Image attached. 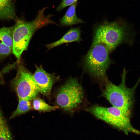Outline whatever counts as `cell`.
<instances>
[{
  "instance_id": "1",
  "label": "cell",
  "mask_w": 140,
  "mask_h": 140,
  "mask_svg": "<svg viewBox=\"0 0 140 140\" xmlns=\"http://www.w3.org/2000/svg\"><path fill=\"white\" fill-rule=\"evenodd\" d=\"M44 7L39 10L36 18L32 21H26L18 19L13 26L12 52L19 60L23 52L27 48L31 39L38 29L50 24L59 25L53 21L51 14L46 15Z\"/></svg>"
},
{
  "instance_id": "2",
  "label": "cell",
  "mask_w": 140,
  "mask_h": 140,
  "mask_svg": "<svg viewBox=\"0 0 140 140\" xmlns=\"http://www.w3.org/2000/svg\"><path fill=\"white\" fill-rule=\"evenodd\" d=\"M126 74L124 68L121 82L118 85L113 83L109 79L103 83L101 95L113 106L119 109L130 118L133 112L135 91L139 80L132 87H128L126 83Z\"/></svg>"
},
{
  "instance_id": "3",
  "label": "cell",
  "mask_w": 140,
  "mask_h": 140,
  "mask_svg": "<svg viewBox=\"0 0 140 140\" xmlns=\"http://www.w3.org/2000/svg\"><path fill=\"white\" fill-rule=\"evenodd\" d=\"M134 34L125 22L105 21L94 30L92 42H100L106 45L110 53L122 44H132Z\"/></svg>"
},
{
  "instance_id": "4",
  "label": "cell",
  "mask_w": 140,
  "mask_h": 140,
  "mask_svg": "<svg viewBox=\"0 0 140 140\" xmlns=\"http://www.w3.org/2000/svg\"><path fill=\"white\" fill-rule=\"evenodd\" d=\"M110 53L104 44L92 42L83 59L84 70L93 78L103 83L108 79L107 71L112 63Z\"/></svg>"
},
{
  "instance_id": "5",
  "label": "cell",
  "mask_w": 140,
  "mask_h": 140,
  "mask_svg": "<svg viewBox=\"0 0 140 140\" xmlns=\"http://www.w3.org/2000/svg\"><path fill=\"white\" fill-rule=\"evenodd\" d=\"M84 98L83 89L78 79L71 77L58 89L55 100L59 108L72 113L80 107Z\"/></svg>"
},
{
  "instance_id": "6",
  "label": "cell",
  "mask_w": 140,
  "mask_h": 140,
  "mask_svg": "<svg viewBox=\"0 0 140 140\" xmlns=\"http://www.w3.org/2000/svg\"><path fill=\"white\" fill-rule=\"evenodd\" d=\"M85 110L96 118L117 129L125 131H136L131 123L130 118L115 107L94 105Z\"/></svg>"
},
{
  "instance_id": "7",
  "label": "cell",
  "mask_w": 140,
  "mask_h": 140,
  "mask_svg": "<svg viewBox=\"0 0 140 140\" xmlns=\"http://www.w3.org/2000/svg\"><path fill=\"white\" fill-rule=\"evenodd\" d=\"M11 84L18 99L31 101L39 93L33 74L22 64L18 65L16 75L12 80Z\"/></svg>"
},
{
  "instance_id": "8",
  "label": "cell",
  "mask_w": 140,
  "mask_h": 140,
  "mask_svg": "<svg viewBox=\"0 0 140 140\" xmlns=\"http://www.w3.org/2000/svg\"><path fill=\"white\" fill-rule=\"evenodd\" d=\"M36 70L33 76L39 93L48 97L51 95L52 87L59 79V77L53 74L46 71L42 65H35Z\"/></svg>"
},
{
  "instance_id": "9",
  "label": "cell",
  "mask_w": 140,
  "mask_h": 140,
  "mask_svg": "<svg viewBox=\"0 0 140 140\" xmlns=\"http://www.w3.org/2000/svg\"><path fill=\"white\" fill-rule=\"evenodd\" d=\"M81 32L80 27L72 28L59 40L47 44L46 46L48 50H49L65 43L74 41L79 42L82 40L81 37Z\"/></svg>"
},
{
  "instance_id": "10",
  "label": "cell",
  "mask_w": 140,
  "mask_h": 140,
  "mask_svg": "<svg viewBox=\"0 0 140 140\" xmlns=\"http://www.w3.org/2000/svg\"><path fill=\"white\" fill-rule=\"evenodd\" d=\"M77 4L78 1L70 5L65 15L60 20L61 26H69L84 23L83 20L76 16V9Z\"/></svg>"
},
{
  "instance_id": "11",
  "label": "cell",
  "mask_w": 140,
  "mask_h": 140,
  "mask_svg": "<svg viewBox=\"0 0 140 140\" xmlns=\"http://www.w3.org/2000/svg\"><path fill=\"white\" fill-rule=\"evenodd\" d=\"M18 19L13 0H0V20L16 21Z\"/></svg>"
},
{
  "instance_id": "12",
  "label": "cell",
  "mask_w": 140,
  "mask_h": 140,
  "mask_svg": "<svg viewBox=\"0 0 140 140\" xmlns=\"http://www.w3.org/2000/svg\"><path fill=\"white\" fill-rule=\"evenodd\" d=\"M32 108L31 101L26 99H19L17 107L12 114L10 119L13 118L24 114L31 110Z\"/></svg>"
},
{
  "instance_id": "13",
  "label": "cell",
  "mask_w": 140,
  "mask_h": 140,
  "mask_svg": "<svg viewBox=\"0 0 140 140\" xmlns=\"http://www.w3.org/2000/svg\"><path fill=\"white\" fill-rule=\"evenodd\" d=\"M13 26L0 28V41L12 48L13 43Z\"/></svg>"
},
{
  "instance_id": "14",
  "label": "cell",
  "mask_w": 140,
  "mask_h": 140,
  "mask_svg": "<svg viewBox=\"0 0 140 140\" xmlns=\"http://www.w3.org/2000/svg\"><path fill=\"white\" fill-rule=\"evenodd\" d=\"M33 100V108L39 112H49L55 110L59 108L58 106H52L48 104L39 98L36 97Z\"/></svg>"
},
{
  "instance_id": "15",
  "label": "cell",
  "mask_w": 140,
  "mask_h": 140,
  "mask_svg": "<svg viewBox=\"0 0 140 140\" xmlns=\"http://www.w3.org/2000/svg\"><path fill=\"white\" fill-rule=\"evenodd\" d=\"M0 140H13L11 134L0 109Z\"/></svg>"
},
{
  "instance_id": "16",
  "label": "cell",
  "mask_w": 140,
  "mask_h": 140,
  "mask_svg": "<svg viewBox=\"0 0 140 140\" xmlns=\"http://www.w3.org/2000/svg\"><path fill=\"white\" fill-rule=\"evenodd\" d=\"M12 52V48L0 41V62L4 58Z\"/></svg>"
},
{
  "instance_id": "17",
  "label": "cell",
  "mask_w": 140,
  "mask_h": 140,
  "mask_svg": "<svg viewBox=\"0 0 140 140\" xmlns=\"http://www.w3.org/2000/svg\"><path fill=\"white\" fill-rule=\"evenodd\" d=\"M78 0H62L59 5L57 7L56 11L60 12L66 7L70 6L78 1Z\"/></svg>"
}]
</instances>
